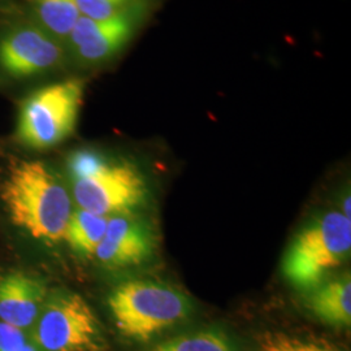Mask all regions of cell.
<instances>
[{
    "label": "cell",
    "instance_id": "obj_1",
    "mask_svg": "<svg viewBox=\"0 0 351 351\" xmlns=\"http://www.w3.org/2000/svg\"><path fill=\"white\" fill-rule=\"evenodd\" d=\"M0 198L13 226L45 243L64 239L73 213L72 197L60 177L40 160H21L8 169Z\"/></svg>",
    "mask_w": 351,
    "mask_h": 351
},
{
    "label": "cell",
    "instance_id": "obj_2",
    "mask_svg": "<svg viewBox=\"0 0 351 351\" xmlns=\"http://www.w3.org/2000/svg\"><path fill=\"white\" fill-rule=\"evenodd\" d=\"M72 195L81 210L101 215H133L149 202V186L138 168L93 149L75 150L66 159Z\"/></svg>",
    "mask_w": 351,
    "mask_h": 351
},
{
    "label": "cell",
    "instance_id": "obj_3",
    "mask_svg": "<svg viewBox=\"0 0 351 351\" xmlns=\"http://www.w3.org/2000/svg\"><path fill=\"white\" fill-rule=\"evenodd\" d=\"M107 306L117 330L128 339L147 342L185 322L193 302L180 289L151 280H130L111 290Z\"/></svg>",
    "mask_w": 351,
    "mask_h": 351
},
{
    "label": "cell",
    "instance_id": "obj_4",
    "mask_svg": "<svg viewBox=\"0 0 351 351\" xmlns=\"http://www.w3.org/2000/svg\"><path fill=\"white\" fill-rule=\"evenodd\" d=\"M351 220L339 211L319 213L291 241L282 272L291 285L313 290L349 259Z\"/></svg>",
    "mask_w": 351,
    "mask_h": 351
},
{
    "label": "cell",
    "instance_id": "obj_5",
    "mask_svg": "<svg viewBox=\"0 0 351 351\" xmlns=\"http://www.w3.org/2000/svg\"><path fill=\"white\" fill-rule=\"evenodd\" d=\"M85 81L68 78L30 93L20 104L16 138L30 150L45 151L75 133Z\"/></svg>",
    "mask_w": 351,
    "mask_h": 351
},
{
    "label": "cell",
    "instance_id": "obj_6",
    "mask_svg": "<svg viewBox=\"0 0 351 351\" xmlns=\"http://www.w3.org/2000/svg\"><path fill=\"white\" fill-rule=\"evenodd\" d=\"M40 351H108L98 316L86 300L68 289L50 290L29 332Z\"/></svg>",
    "mask_w": 351,
    "mask_h": 351
},
{
    "label": "cell",
    "instance_id": "obj_7",
    "mask_svg": "<svg viewBox=\"0 0 351 351\" xmlns=\"http://www.w3.org/2000/svg\"><path fill=\"white\" fill-rule=\"evenodd\" d=\"M62 40L38 24H21L0 37V69L12 78L45 75L63 63Z\"/></svg>",
    "mask_w": 351,
    "mask_h": 351
},
{
    "label": "cell",
    "instance_id": "obj_8",
    "mask_svg": "<svg viewBox=\"0 0 351 351\" xmlns=\"http://www.w3.org/2000/svg\"><path fill=\"white\" fill-rule=\"evenodd\" d=\"M141 4L107 20L81 16L66 43L75 60L84 65H97L111 60L132 39L141 20Z\"/></svg>",
    "mask_w": 351,
    "mask_h": 351
},
{
    "label": "cell",
    "instance_id": "obj_9",
    "mask_svg": "<svg viewBox=\"0 0 351 351\" xmlns=\"http://www.w3.org/2000/svg\"><path fill=\"white\" fill-rule=\"evenodd\" d=\"M156 233L146 219L133 215H116L108 219L104 237L94 256L111 269L146 263L156 250Z\"/></svg>",
    "mask_w": 351,
    "mask_h": 351
},
{
    "label": "cell",
    "instance_id": "obj_10",
    "mask_svg": "<svg viewBox=\"0 0 351 351\" xmlns=\"http://www.w3.org/2000/svg\"><path fill=\"white\" fill-rule=\"evenodd\" d=\"M50 289L42 277L23 269L0 274V322L30 332Z\"/></svg>",
    "mask_w": 351,
    "mask_h": 351
},
{
    "label": "cell",
    "instance_id": "obj_11",
    "mask_svg": "<svg viewBox=\"0 0 351 351\" xmlns=\"http://www.w3.org/2000/svg\"><path fill=\"white\" fill-rule=\"evenodd\" d=\"M310 291L306 306L319 322L335 328L350 326V274L323 282Z\"/></svg>",
    "mask_w": 351,
    "mask_h": 351
},
{
    "label": "cell",
    "instance_id": "obj_12",
    "mask_svg": "<svg viewBox=\"0 0 351 351\" xmlns=\"http://www.w3.org/2000/svg\"><path fill=\"white\" fill-rule=\"evenodd\" d=\"M108 219L110 217L107 216L97 215L86 210H73L66 226L64 241L75 254L88 258L94 256L104 237Z\"/></svg>",
    "mask_w": 351,
    "mask_h": 351
},
{
    "label": "cell",
    "instance_id": "obj_13",
    "mask_svg": "<svg viewBox=\"0 0 351 351\" xmlns=\"http://www.w3.org/2000/svg\"><path fill=\"white\" fill-rule=\"evenodd\" d=\"M33 12L38 25L65 42L81 17L77 0H33Z\"/></svg>",
    "mask_w": 351,
    "mask_h": 351
},
{
    "label": "cell",
    "instance_id": "obj_14",
    "mask_svg": "<svg viewBox=\"0 0 351 351\" xmlns=\"http://www.w3.org/2000/svg\"><path fill=\"white\" fill-rule=\"evenodd\" d=\"M150 351H239L226 332L202 328L160 341Z\"/></svg>",
    "mask_w": 351,
    "mask_h": 351
},
{
    "label": "cell",
    "instance_id": "obj_15",
    "mask_svg": "<svg viewBox=\"0 0 351 351\" xmlns=\"http://www.w3.org/2000/svg\"><path fill=\"white\" fill-rule=\"evenodd\" d=\"M141 0H77L81 16L107 20L139 5Z\"/></svg>",
    "mask_w": 351,
    "mask_h": 351
},
{
    "label": "cell",
    "instance_id": "obj_16",
    "mask_svg": "<svg viewBox=\"0 0 351 351\" xmlns=\"http://www.w3.org/2000/svg\"><path fill=\"white\" fill-rule=\"evenodd\" d=\"M0 351H40L30 335L0 322Z\"/></svg>",
    "mask_w": 351,
    "mask_h": 351
},
{
    "label": "cell",
    "instance_id": "obj_17",
    "mask_svg": "<svg viewBox=\"0 0 351 351\" xmlns=\"http://www.w3.org/2000/svg\"><path fill=\"white\" fill-rule=\"evenodd\" d=\"M256 351H306L304 341L282 333H267L259 341Z\"/></svg>",
    "mask_w": 351,
    "mask_h": 351
},
{
    "label": "cell",
    "instance_id": "obj_18",
    "mask_svg": "<svg viewBox=\"0 0 351 351\" xmlns=\"http://www.w3.org/2000/svg\"><path fill=\"white\" fill-rule=\"evenodd\" d=\"M306 351H339L326 343H316V342H304Z\"/></svg>",
    "mask_w": 351,
    "mask_h": 351
},
{
    "label": "cell",
    "instance_id": "obj_19",
    "mask_svg": "<svg viewBox=\"0 0 351 351\" xmlns=\"http://www.w3.org/2000/svg\"><path fill=\"white\" fill-rule=\"evenodd\" d=\"M342 213L346 216V217H349L350 219V197L348 195V197H345L343 199H342Z\"/></svg>",
    "mask_w": 351,
    "mask_h": 351
}]
</instances>
